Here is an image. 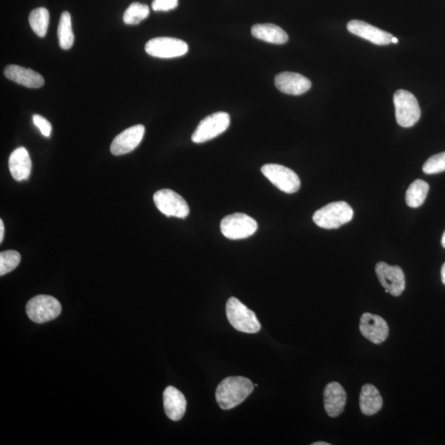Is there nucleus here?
<instances>
[{"label":"nucleus","mask_w":445,"mask_h":445,"mask_svg":"<svg viewBox=\"0 0 445 445\" xmlns=\"http://www.w3.org/2000/svg\"><path fill=\"white\" fill-rule=\"evenodd\" d=\"M228 320L236 330L245 334H256L260 331L261 324L257 319L255 312L232 297L226 304Z\"/></svg>","instance_id":"3"},{"label":"nucleus","mask_w":445,"mask_h":445,"mask_svg":"<svg viewBox=\"0 0 445 445\" xmlns=\"http://www.w3.org/2000/svg\"><path fill=\"white\" fill-rule=\"evenodd\" d=\"M62 307L56 298L40 295L33 297L26 306L27 315L36 324H45L61 315Z\"/></svg>","instance_id":"5"},{"label":"nucleus","mask_w":445,"mask_h":445,"mask_svg":"<svg viewBox=\"0 0 445 445\" xmlns=\"http://www.w3.org/2000/svg\"><path fill=\"white\" fill-rule=\"evenodd\" d=\"M145 128L143 125H136L122 131L116 136L111 145V152L116 156L123 155L133 151L144 138Z\"/></svg>","instance_id":"13"},{"label":"nucleus","mask_w":445,"mask_h":445,"mask_svg":"<svg viewBox=\"0 0 445 445\" xmlns=\"http://www.w3.org/2000/svg\"><path fill=\"white\" fill-rule=\"evenodd\" d=\"M324 408L330 417L335 418L344 412L347 395L345 389L337 382H331L324 389Z\"/></svg>","instance_id":"16"},{"label":"nucleus","mask_w":445,"mask_h":445,"mask_svg":"<svg viewBox=\"0 0 445 445\" xmlns=\"http://www.w3.org/2000/svg\"><path fill=\"white\" fill-rule=\"evenodd\" d=\"M164 407L167 417L174 422H178L185 414L187 400L178 389L169 386L164 390Z\"/></svg>","instance_id":"18"},{"label":"nucleus","mask_w":445,"mask_h":445,"mask_svg":"<svg viewBox=\"0 0 445 445\" xmlns=\"http://www.w3.org/2000/svg\"><path fill=\"white\" fill-rule=\"evenodd\" d=\"M59 44L63 50H68L73 47L75 42L70 13L63 12L61 14L60 22L58 26Z\"/></svg>","instance_id":"23"},{"label":"nucleus","mask_w":445,"mask_h":445,"mask_svg":"<svg viewBox=\"0 0 445 445\" xmlns=\"http://www.w3.org/2000/svg\"><path fill=\"white\" fill-rule=\"evenodd\" d=\"M360 408L361 413L365 415H373L382 409V396L373 384H366L362 387L360 395Z\"/></svg>","instance_id":"20"},{"label":"nucleus","mask_w":445,"mask_h":445,"mask_svg":"<svg viewBox=\"0 0 445 445\" xmlns=\"http://www.w3.org/2000/svg\"><path fill=\"white\" fill-rule=\"evenodd\" d=\"M360 331L367 340L381 344L387 340L389 327L382 317L365 312L360 317Z\"/></svg>","instance_id":"12"},{"label":"nucleus","mask_w":445,"mask_h":445,"mask_svg":"<svg viewBox=\"0 0 445 445\" xmlns=\"http://www.w3.org/2000/svg\"><path fill=\"white\" fill-rule=\"evenodd\" d=\"M156 207L168 217L187 218L190 214L189 205L183 197L170 189L158 190L154 195Z\"/></svg>","instance_id":"9"},{"label":"nucleus","mask_w":445,"mask_h":445,"mask_svg":"<svg viewBox=\"0 0 445 445\" xmlns=\"http://www.w3.org/2000/svg\"><path fill=\"white\" fill-rule=\"evenodd\" d=\"M312 445H330V444L327 442H315L312 444Z\"/></svg>","instance_id":"32"},{"label":"nucleus","mask_w":445,"mask_h":445,"mask_svg":"<svg viewBox=\"0 0 445 445\" xmlns=\"http://www.w3.org/2000/svg\"><path fill=\"white\" fill-rule=\"evenodd\" d=\"M375 272L379 281L385 288L386 293L393 296H400L405 290L406 281L402 268L398 266H389V264L380 262L376 265Z\"/></svg>","instance_id":"11"},{"label":"nucleus","mask_w":445,"mask_h":445,"mask_svg":"<svg viewBox=\"0 0 445 445\" xmlns=\"http://www.w3.org/2000/svg\"><path fill=\"white\" fill-rule=\"evenodd\" d=\"M441 278H442V282L444 285L445 286V263L444 264L441 268Z\"/></svg>","instance_id":"31"},{"label":"nucleus","mask_w":445,"mask_h":445,"mask_svg":"<svg viewBox=\"0 0 445 445\" xmlns=\"http://www.w3.org/2000/svg\"><path fill=\"white\" fill-rule=\"evenodd\" d=\"M4 75L9 80L17 83L18 85L30 87V89H39L44 85L43 77L31 68L11 65L4 70Z\"/></svg>","instance_id":"17"},{"label":"nucleus","mask_w":445,"mask_h":445,"mask_svg":"<svg viewBox=\"0 0 445 445\" xmlns=\"http://www.w3.org/2000/svg\"><path fill=\"white\" fill-rule=\"evenodd\" d=\"M21 262L20 253L8 250L0 253V276H3L11 272Z\"/></svg>","instance_id":"26"},{"label":"nucleus","mask_w":445,"mask_h":445,"mask_svg":"<svg viewBox=\"0 0 445 445\" xmlns=\"http://www.w3.org/2000/svg\"><path fill=\"white\" fill-rule=\"evenodd\" d=\"M28 19L33 32L38 37H44L47 35L49 22H50V14H49L47 8H38L33 9L29 14Z\"/></svg>","instance_id":"24"},{"label":"nucleus","mask_w":445,"mask_h":445,"mask_svg":"<svg viewBox=\"0 0 445 445\" xmlns=\"http://www.w3.org/2000/svg\"><path fill=\"white\" fill-rule=\"evenodd\" d=\"M257 223L249 215L234 213L227 215L220 223V231L223 236L231 240L249 238L257 231Z\"/></svg>","instance_id":"4"},{"label":"nucleus","mask_w":445,"mask_h":445,"mask_svg":"<svg viewBox=\"0 0 445 445\" xmlns=\"http://www.w3.org/2000/svg\"><path fill=\"white\" fill-rule=\"evenodd\" d=\"M353 215V209L348 203L337 202L327 205L317 210L312 220L320 228L334 229L349 223Z\"/></svg>","instance_id":"2"},{"label":"nucleus","mask_w":445,"mask_h":445,"mask_svg":"<svg viewBox=\"0 0 445 445\" xmlns=\"http://www.w3.org/2000/svg\"><path fill=\"white\" fill-rule=\"evenodd\" d=\"M429 184L423 180L415 181L406 193V202L410 208H418L422 205L429 193Z\"/></svg>","instance_id":"22"},{"label":"nucleus","mask_w":445,"mask_h":445,"mask_svg":"<svg viewBox=\"0 0 445 445\" xmlns=\"http://www.w3.org/2000/svg\"><path fill=\"white\" fill-rule=\"evenodd\" d=\"M231 125V116L226 112L219 111L205 117L197 127L192 136L195 144H202L213 140L224 133Z\"/></svg>","instance_id":"7"},{"label":"nucleus","mask_w":445,"mask_h":445,"mask_svg":"<svg viewBox=\"0 0 445 445\" xmlns=\"http://www.w3.org/2000/svg\"><path fill=\"white\" fill-rule=\"evenodd\" d=\"M145 51L154 57L175 58L185 55L188 52V45L180 39L157 37L146 43Z\"/></svg>","instance_id":"10"},{"label":"nucleus","mask_w":445,"mask_h":445,"mask_svg":"<svg viewBox=\"0 0 445 445\" xmlns=\"http://www.w3.org/2000/svg\"><path fill=\"white\" fill-rule=\"evenodd\" d=\"M398 42V38H396L394 37L392 39V43L397 44Z\"/></svg>","instance_id":"34"},{"label":"nucleus","mask_w":445,"mask_h":445,"mask_svg":"<svg viewBox=\"0 0 445 445\" xmlns=\"http://www.w3.org/2000/svg\"><path fill=\"white\" fill-rule=\"evenodd\" d=\"M441 243H442V246L445 248V232L444 233Z\"/></svg>","instance_id":"33"},{"label":"nucleus","mask_w":445,"mask_h":445,"mask_svg":"<svg viewBox=\"0 0 445 445\" xmlns=\"http://www.w3.org/2000/svg\"><path fill=\"white\" fill-rule=\"evenodd\" d=\"M445 171V152L433 155L423 166V172L427 174H437Z\"/></svg>","instance_id":"27"},{"label":"nucleus","mask_w":445,"mask_h":445,"mask_svg":"<svg viewBox=\"0 0 445 445\" xmlns=\"http://www.w3.org/2000/svg\"><path fill=\"white\" fill-rule=\"evenodd\" d=\"M252 35L268 43L283 45L288 40L287 33L275 24H256L252 28Z\"/></svg>","instance_id":"21"},{"label":"nucleus","mask_w":445,"mask_h":445,"mask_svg":"<svg viewBox=\"0 0 445 445\" xmlns=\"http://www.w3.org/2000/svg\"><path fill=\"white\" fill-rule=\"evenodd\" d=\"M348 31L357 37L365 39V40L379 46H386L392 43L394 36L387 32L370 25L360 20H351L347 23Z\"/></svg>","instance_id":"14"},{"label":"nucleus","mask_w":445,"mask_h":445,"mask_svg":"<svg viewBox=\"0 0 445 445\" xmlns=\"http://www.w3.org/2000/svg\"><path fill=\"white\" fill-rule=\"evenodd\" d=\"M254 385L250 379L234 376L224 379L218 385L215 397L223 410H231L241 404L252 393Z\"/></svg>","instance_id":"1"},{"label":"nucleus","mask_w":445,"mask_h":445,"mask_svg":"<svg viewBox=\"0 0 445 445\" xmlns=\"http://www.w3.org/2000/svg\"><path fill=\"white\" fill-rule=\"evenodd\" d=\"M4 226L2 219H0V243H2L4 240Z\"/></svg>","instance_id":"30"},{"label":"nucleus","mask_w":445,"mask_h":445,"mask_svg":"<svg viewBox=\"0 0 445 445\" xmlns=\"http://www.w3.org/2000/svg\"><path fill=\"white\" fill-rule=\"evenodd\" d=\"M275 85L283 94L301 95L309 91L311 81L298 73L283 72L275 78Z\"/></svg>","instance_id":"15"},{"label":"nucleus","mask_w":445,"mask_h":445,"mask_svg":"<svg viewBox=\"0 0 445 445\" xmlns=\"http://www.w3.org/2000/svg\"><path fill=\"white\" fill-rule=\"evenodd\" d=\"M396 119L398 125L408 128L419 121L420 109L417 99L408 91L398 90L394 96Z\"/></svg>","instance_id":"6"},{"label":"nucleus","mask_w":445,"mask_h":445,"mask_svg":"<svg viewBox=\"0 0 445 445\" xmlns=\"http://www.w3.org/2000/svg\"><path fill=\"white\" fill-rule=\"evenodd\" d=\"M178 6V0H154L152 3V8L156 12L172 11Z\"/></svg>","instance_id":"29"},{"label":"nucleus","mask_w":445,"mask_h":445,"mask_svg":"<svg viewBox=\"0 0 445 445\" xmlns=\"http://www.w3.org/2000/svg\"><path fill=\"white\" fill-rule=\"evenodd\" d=\"M150 16V8L146 4L140 3L131 4L126 9L123 21L127 25H136Z\"/></svg>","instance_id":"25"},{"label":"nucleus","mask_w":445,"mask_h":445,"mask_svg":"<svg viewBox=\"0 0 445 445\" xmlns=\"http://www.w3.org/2000/svg\"><path fill=\"white\" fill-rule=\"evenodd\" d=\"M261 170L263 175L284 193L293 194L300 188V178L293 170L285 166L269 164L264 165Z\"/></svg>","instance_id":"8"},{"label":"nucleus","mask_w":445,"mask_h":445,"mask_svg":"<svg viewBox=\"0 0 445 445\" xmlns=\"http://www.w3.org/2000/svg\"><path fill=\"white\" fill-rule=\"evenodd\" d=\"M8 168L13 178L18 182L28 180L32 170V160L28 151L23 147L14 150L9 156Z\"/></svg>","instance_id":"19"},{"label":"nucleus","mask_w":445,"mask_h":445,"mask_svg":"<svg viewBox=\"0 0 445 445\" xmlns=\"http://www.w3.org/2000/svg\"><path fill=\"white\" fill-rule=\"evenodd\" d=\"M34 124L38 127L41 133L46 137H50L52 131V126L45 117L40 115H34L32 117Z\"/></svg>","instance_id":"28"}]
</instances>
